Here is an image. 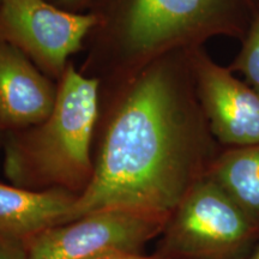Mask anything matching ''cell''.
I'll return each mask as SVG.
<instances>
[{"instance_id":"obj_2","label":"cell","mask_w":259,"mask_h":259,"mask_svg":"<svg viewBox=\"0 0 259 259\" xmlns=\"http://www.w3.org/2000/svg\"><path fill=\"white\" fill-rule=\"evenodd\" d=\"M97 17L79 71L100 84L132 76L151 61L203 47L209 38H244L250 25L236 0H96Z\"/></svg>"},{"instance_id":"obj_9","label":"cell","mask_w":259,"mask_h":259,"mask_svg":"<svg viewBox=\"0 0 259 259\" xmlns=\"http://www.w3.org/2000/svg\"><path fill=\"white\" fill-rule=\"evenodd\" d=\"M78 197L64 190L34 191L0 183V235L28 244L66 223Z\"/></svg>"},{"instance_id":"obj_14","label":"cell","mask_w":259,"mask_h":259,"mask_svg":"<svg viewBox=\"0 0 259 259\" xmlns=\"http://www.w3.org/2000/svg\"><path fill=\"white\" fill-rule=\"evenodd\" d=\"M92 259H169L163 255H144L142 253H112L106 255H100Z\"/></svg>"},{"instance_id":"obj_3","label":"cell","mask_w":259,"mask_h":259,"mask_svg":"<svg viewBox=\"0 0 259 259\" xmlns=\"http://www.w3.org/2000/svg\"><path fill=\"white\" fill-rule=\"evenodd\" d=\"M57 83L56 103L46 119L5 132L3 169L11 185L80 196L94 176L100 82L71 61Z\"/></svg>"},{"instance_id":"obj_5","label":"cell","mask_w":259,"mask_h":259,"mask_svg":"<svg viewBox=\"0 0 259 259\" xmlns=\"http://www.w3.org/2000/svg\"><path fill=\"white\" fill-rule=\"evenodd\" d=\"M97 17L77 14L47 0H0V42L25 54L46 76L58 82L83 52Z\"/></svg>"},{"instance_id":"obj_10","label":"cell","mask_w":259,"mask_h":259,"mask_svg":"<svg viewBox=\"0 0 259 259\" xmlns=\"http://www.w3.org/2000/svg\"><path fill=\"white\" fill-rule=\"evenodd\" d=\"M206 176L259 226V145L220 151Z\"/></svg>"},{"instance_id":"obj_4","label":"cell","mask_w":259,"mask_h":259,"mask_svg":"<svg viewBox=\"0 0 259 259\" xmlns=\"http://www.w3.org/2000/svg\"><path fill=\"white\" fill-rule=\"evenodd\" d=\"M258 244L259 226L205 176L168 219L160 254L169 259H247Z\"/></svg>"},{"instance_id":"obj_7","label":"cell","mask_w":259,"mask_h":259,"mask_svg":"<svg viewBox=\"0 0 259 259\" xmlns=\"http://www.w3.org/2000/svg\"><path fill=\"white\" fill-rule=\"evenodd\" d=\"M196 90L213 138L228 148L259 145V94L203 47L190 50Z\"/></svg>"},{"instance_id":"obj_16","label":"cell","mask_w":259,"mask_h":259,"mask_svg":"<svg viewBox=\"0 0 259 259\" xmlns=\"http://www.w3.org/2000/svg\"><path fill=\"white\" fill-rule=\"evenodd\" d=\"M4 135H5V132L3 131L2 126H0V155H2V151H3V143H4Z\"/></svg>"},{"instance_id":"obj_11","label":"cell","mask_w":259,"mask_h":259,"mask_svg":"<svg viewBox=\"0 0 259 259\" xmlns=\"http://www.w3.org/2000/svg\"><path fill=\"white\" fill-rule=\"evenodd\" d=\"M228 69L242 73L246 83L259 94V15L252 21L242 38L241 50Z\"/></svg>"},{"instance_id":"obj_1","label":"cell","mask_w":259,"mask_h":259,"mask_svg":"<svg viewBox=\"0 0 259 259\" xmlns=\"http://www.w3.org/2000/svg\"><path fill=\"white\" fill-rule=\"evenodd\" d=\"M219 153L197 95L190 50L100 84L94 176L67 222L106 209L169 219Z\"/></svg>"},{"instance_id":"obj_13","label":"cell","mask_w":259,"mask_h":259,"mask_svg":"<svg viewBox=\"0 0 259 259\" xmlns=\"http://www.w3.org/2000/svg\"><path fill=\"white\" fill-rule=\"evenodd\" d=\"M47 2L52 3L58 8L67 10V11L84 14V12H88L93 8L96 0H47Z\"/></svg>"},{"instance_id":"obj_15","label":"cell","mask_w":259,"mask_h":259,"mask_svg":"<svg viewBox=\"0 0 259 259\" xmlns=\"http://www.w3.org/2000/svg\"><path fill=\"white\" fill-rule=\"evenodd\" d=\"M247 259H259V244L255 246V248L252 251V253L248 255Z\"/></svg>"},{"instance_id":"obj_6","label":"cell","mask_w":259,"mask_h":259,"mask_svg":"<svg viewBox=\"0 0 259 259\" xmlns=\"http://www.w3.org/2000/svg\"><path fill=\"white\" fill-rule=\"evenodd\" d=\"M168 219L126 209L90 212L52 227L27 244L28 259H92L112 253H141L163 233Z\"/></svg>"},{"instance_id":"obj_8","label":"cell","mask_w":259,"mask_h":259,"mask_svg":"<svg viewBox=\"0 0 259 259\" xmlns=\"http://www.w3.org/2000/svg\"><path fill=\"white\" fill-rule=\"evenodd\" d=\"M58 83L25 54L0 42V126L3 131L29 127L46 119L57 100Z\"/></svg>"},{"instance_id":"obj_12","label":"cell","mask_w":259,"mask_h":259,"mask_svg":"<svg viewBox=\"0 0 259 259\" xmlns=\"http://www.w3.org/2000/svg\"><path fill=\"white\" fill-rule=\"evenodd\" d=\"M0 259H28L27 244L0 235Z\"/></svg>"}]
</instances>
